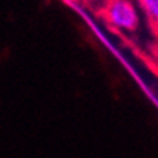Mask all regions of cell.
I'll use <instances>...</instances> for the list:
<instances>
[{"label":"cell","instance_id":"1","mask_svg":"<svg viewBox=\"0 0 158 158\" xmlns=\"http://www.w3.org/2000/svg\"><path fill=\"white\" fill-rule=\"evenodd\" d=\"M107 19L123 31H135L138 26V15L129 0H112L107 6Z\"/></svg>","mask_w":158,"mask_h":158},{"label":"cell","instance_id":"2","mask_svg":"<svg viewBox=\"0 0 158 158\" xmlns=\"http://www.w3.org/2000/svg\"><path fill=\"white\" fill-rule=\"evenodd\" d=\"M141 3L149 18L154 22H158V0H141Z\"/></svg>","mask_w":158,"mask_h":158}]
</instances>
